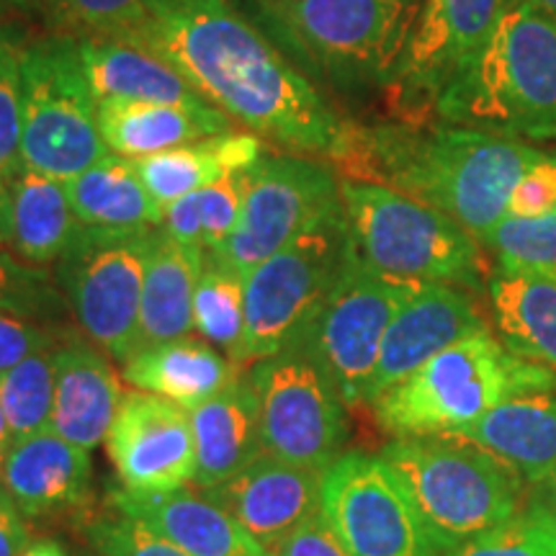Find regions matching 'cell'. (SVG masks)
I'll use <instances>...</instances> for the list:
<instances>
[{
	"label": "cell",
	"instance_id": "25",
	"mask_svg": "<svg viewBox=\"0 0 556 556\" xmlns=\"http://www.w3.org/2000/svg\"><path fill=\"white\" fill-rule=\"evenodd\" d=\"M245 368L204 338H176L144 345L124 361V379L139 392L197 409L227 389Z\"/></svg>",
	"mask_w": 556,
	"mask_h": 556
},
{
	"label": "cell",
	"instance_id": "15",
	"mask_svg": "<svg viewBox=\"0 0 556 556\" xmlns=\"http://www.w3.org/2000/svg\"><path fill=\"white\" fill-rule=\"evenodd\" d=\"M516 0H422L402 65L389 80L400 122H420L467 70Z\"/></svg>",
	"mask_w": 556,
	"mask_h": 556
},
{
	"label": "cell",
	"instance_id": "12",
	"mask_svg": "<svg viewBox=\"0 0 556 556\" xmlns=\"http://www.w3.org/2000/svg\"><path fill=\"white\" fill-rule=\"evenodd\" d=\"M336 204L340 180L330 165L294 152H266L245 173L238 225L206 261L245 278Z\"/></svg>",
	"mask_w": 556,
	"mask_h": 556
},
{
	"label": "cell",
	"instance_id": "49",
	"mask_svg": "<svg viewBox=\"0 0 556 556\" xmlns=\"http://www.w3.org/2000/svg\"><path fill=\"white\" fill-rule=\"evenodd\" d=\"M9 16H13L9 3H5V0H0V24H3V18H9Z\"/></svg>",
	"mask_w": 556,
	"mask_h": 556
},
{
	"label": "cell",
	"instance_id": "33",
	"mask_svg": "<svg viewBox=\"0 0 556 556\" xmlns=\"http://www.w3.org/2000/svg\"><path fill=\"white\" fill-rule=\"evenodd\" d=\"M193 330L240 366L245 343V278L206 261L193 291Z\"/></svg>",
	"mask_w": 556,
	"mask_h": 556
},
{
	"label": "cell",
	"instance_id": "8",
	"mask_svg": "<svg viewBox=\"0 0 556 556\" xmlns=\"http://www.w3.org/2000/svg\"><path fill=\"white\" fill-rule=\"evenodd\" d=\"M21 109L26 168L67 180L109 155L99 129V99L90 90L80 45L45 34L21 47Z\"/></svg>",
	"mask_w": 556,
	"mask_h": 556
},
{
	"label": "cell",
	"instance_id": "5",
	"mask_svg": "<svg viewBox=\"0 0 556 556\" xmlns=\"http://www.w3.org/2000/svg\"><path fill=\"white\" fill-rule=\"evenodd\" d=\"M556 384V371L510 353L490 330L458 340L371 402L394 438L458 433L500 402Z\"/></svg>",
	"mask_w": 556,
	"mask_h": 556
},
{
	"label": "cell",
	"instance_id": "48",
	"mask_svg": "<svg viewBox=\"0 0 556 556\" xmlns=\"http://www.w3.org/2000/svg\"><path fill=\"white\" fill-rule=\"evenodd\" d=\"M546 484H548V503H546V507L556 516V471H554V477L548 479Z\"/></svg>",
	"mask_w": 556,
	"mask_h": 556
},
{
	"label": "cell",
	"instance_id": "27",
	"mask_svg": "<svg viewBox=\"0 0 556 556\" xmlns=\"http://www.w3.org/2000/svg\"><path fill=\"white\" fill-rule=\"evenodd\" d=\"M99 129L114 155L139 160L157 152L232 131V122L219 109L178 106V103L101 101Z\"/></svg>",
	"mask_w": 556,
	"mask_h": 556
},
{
	"label": "cell",
	"instance_id": "1",
	"mask_svg": "<svg viewBox=\"0 0 556 556\" xmlns=\"http://www.w3.org/2000/svg\"><path fill=\"white\" fill-rule=\"evenodd\" d=\"M109 39L165 60L208 106L283 152L332 163L345 148L351 122L229 0H144Z\"/></svg>",
	"mask_w": 556,
	"mask_h": 556
},
{
	"label": "cell",
	"instance_id": "23",
	"mask_svg": "<svg viewBox=\"0 0 556 556\" xmlns=\"http://www.w3.org/2000/svg\"><path fill=\"white\" fill-rule=\"evenodd\" d=\"M193 446H197V475L193 484L201 492L212 490L253 464L263 448L258 394L248 368L197 409H189Z\"/></svg>",
	"mask_w": 556,
	"mask_h": 556
},
{
	"label": "cell",
	"instance_id": "52",
	"mask_svg": "<svg viewBox=\"0 0 556 556\" xmlns=\"http://www.w3.org/2000/svg\"><path fill=\"white\" fill-rule=\"evenodd\" d=\"M5 245V242H3V235H0V248H3Z\"/></svg>",
	"mask_w": 556,
	"mask_h": 556
},
{
	"label": "cell",
	"instance_id": "26",
	"mask_svg": "<svg viewBox=\"0 0 556 556\" xmlns=\"http://www.w3.org/2000/svg\"><path fill=\"white\" fill-rule=\"evenodd\" d=\"M266 152V142L258 135L232 129L157 155L139 157L135 165L155 204L168 212V206L178 199L250 170Z\"/></svg>",
	"mask_w": 556,
	"mask_h": 556
},
{
	"label": "cell",
	"instance_id": "3",
	"mask_svg": "<svg viewBox=\"0 0 556 556\" xmlns=\"http://www.w3.org/2000/svg\"><path fill=\"white\" fill-rule=\"evenodd\" d=\"M435 114L520 142H556V18L516 0Z\"/></svg>",
	"mask_w": 556,
	"mask_h": 556
},
{
	"label": "cell",
	"instance_id": "44",
	"mask_svg": "<svg viewBox=\"0 0 556 556\" xmlns=\"http://www.w3.org/2000/svg\"><path fill=\"white\" fill-rule=\"evenodd\" d=\"M29 541L31 533L26 518L0 484V556H18Z\"/></svg>",
	"mask_w": 556,
	"mask_h": 556
},
{
	"label": "cell",
	"instance_id": "21",
	"mask_svg": "<svg viewBox=\"0 0 556 556\" xmlns=\"http://www.w3.org/2000/svg\"><path fill=\"white\" fill-rule=\"evenodd\" d=\"M122 402V381L106 353L83 336H62L54 351V433L93 451L106 443Z\"/></svg>",
	"mask_w": 556,
	"mask_h": 556
},
{
	"label": "cell",
	"instance_id": "28",
	"mask_svg": "<svg viewBox=\"0 0 556 556\" xmlns=\"http://www.w3.org/2000/svg\"><path fill=\"white\" fill-rule=\"evenodd\" d=\"M78 45L83 70L99 103L131 101L178 103V106L206 103L178 70L148 50L109 37L78 39Z\"/></svg>",
	"mask_w": 556,
	"mask_h": 556
},
{
	"label": "cell",
	"instance_id": "37",
	"mask_svg": "<svg viewBox=\"0 0 556 556\" xmlns=\"http://www.w3.org/2000/svg\"><path fill=\"white\" fill-rule=\"evenodd\" d=\"M65 307L70 304L58 278L41 266L13 258L0 248V312L45 323L58 319Z\"/></svg>",
	"mask_w": 556,
	"mask_h": 556
},
{
	"label": "cell",
	"instance_id": "41",
	"mask_svg": "<svg viewBox=\"0 0 556 556\" xmlns=\"http://www.w3.org/2000/svg\"><path fill=\"white\" fill-rule=\"evenodd\" d=\"M548 214H556V155L544 152L518 180L507 217L536 219Z\"/></svg>",
	"mask_w": 556,
	"mask_h": 556
},
{
	"label": "cell",
	"instance_id": "19",
	"mask_svg": "<svg viewBox=\"0 0 556 556\" xmlns=\"http://www.w3.org/2000/svg\"><path fill=\"white\" fill-rule=\"evenodd\" d=\"M0 484L24 518L86 516L93 495L90 451L45 430L13 443L0 469Z\"/></svg>",
	"mask_w": 556,
	"mask_h": 556
},
{
	"label": "cell",
	"instance_id": "45",
	"mask_svg": "<svg viewBox=\"0 0 556 556\" xmlns=\"http://www.w3.org/2000/svg\"><path fill=\"white\" fill-rule=\"evenodd\" d=\"M5 3H9L11 13H18V16L37 21V24L45 26V29H50L60 0H5Z\"/></svg>",
	"mask_w": 556,
	"mask_h": 556
},
{
	"label": "cell",
	"instance_id": "29",
	"mask_svg": "<svg viewBox=\"0 0 556 556\" xmlns=\"http://www.w3.org/2000/svg\"><path fill=\"white\" fill-rule=\"evenodd\" d=\"M206 266L204 250L184 245L155 232L148 268H144L142 307H139V348L191 336L193 291Z\"/></svg>",
	"mask_w": 556,
	"mask_h": 556
},
{
	"label": "cell",
	"instance_id": "47",
	"mask_svg": "<svg viewBox=\"0 0 556 556\" xmlns=\"http://www.w3.org/2000/svg\"><path fill=\"white\" fill-rule=\"evenodd\" d=\"M528 5H533V9H539V11H544V13H548V16H554L556 18V0H526Z\"/></svg>",
	"mask_w": 556,
	"mask_h": 556
},
{
	"label": "cell",
	"instance_id": "24",
	"mask_svg": "<svg viewBox=\"0 0 556 556\" xmlns=\"http://www.w3.org/2000/svg\"><path fill=\"white\" fill-rule=\"evenodd\" d=\"M80 227L65 180L26 165L16 173L0 204V235L21 261L31 266L58 263Z\"/></svg>",
	"mask_w": 556,
	"mask_h": 556
},
{
	"label": "cell",
	"instance_id": "51",
	"mask_svg": "<svg viewBox=\"0 0 556 556\" xmlns=\"http://www.w3.org/2000/svg\"><path fill=\"white\" fill-rule=\"evenodd\" d=\"M258 556H274V554H270V552H268V548H263V552H261Z\"/></svg>",
	"mask_w": 556,
	"mask_h": 556
},
{
	"label": "cell",
	"instance_id": "46",
	"mask_svg": "<svg viewBox=\"0 0 556 556\" xmlns=\"http://www.w3.org/2000/svg\"><path fill=\"white\" fill-rule=\"evenodd\" d=\"M13 448V435H11V428H9V417H5V409H3V402H0V469H3L5 458H9Z\"/></svg>",
	"mask_w": 556,
	"mask_h": 556
},
{
	"label": "cell",
	"instance_id": "43",
	"mask_svg": "<svg viewBox=\"0 0 556 556\" xmlns=\"http://www.w3.org/2000/svg\"><path fill=\"white\" fill-rule=\"evenodd\" d=\"M274 556H351L348 548L340 544L323 510L299 523L287 539L278 541L270 548Z\"/></svg>",
	"mask_w": 556,
	"mask_h": 556
},
{
	"label": "cell",
	"instance_id": "11",
	"mask_svg": "<svg viewBox=\"0 0 556 556\" xmlns=\"http://www.w3.org/2000/svg\"><path fill=\"white\" fill-rule=\"evenodd\" d=\"M157 229L109 232L80 227L67 253L54 263V278L80 330L122 364L139 351L144 268Z\"/></svg>",
	"mask_w": 556,
	"mask_h": 556
},
{
	"label": "cell",
	"instance_id": "9",
	"mask_svg": "<svg viewBox=\"0 0 556 556\" xmlns=\"http://www.w3.org/2000/svg\"><path fill=\"white\" fill-rule=\"evenodd\" d=\"M351 232L343 204L309 222L294 240L245 276V343L240 366L299 343L343 268Z\"/></svg>",
	"mask_w": 556,
	"mask_h": 556
},
{
	"label": "cell",
	"instance_id": "32",
	"mask_svg": "<svg viewBox=\"0 0 556 556\" xmlns=\"http://www.w3.org/2000/svg\"><path fill=\"white\" fill-rule=\"evenodd\" d=\"M245 173L229 176L170 204L165 212L163 232L184 245L204 250V253L217 250L232 235L240 219Z\"/></svg>",
	"mask_w": 556,
	"mask_h": 556
},
{
	"label": "cell",
	"instance_id": "2",
	"mask_svg": "<svg viewBox=\"0 0 556 556\" xmlns=\"http://www.w3.org/2000/svg\"><path fill=\"white\" fill-rule=\"evenodd\" d=\"M544 150L458 124H351L330 168L338 178L394 189L438 208L482 240L507 217L513 191Z\"/></svg>",
	"mask_w": 556,
	"mask_h": 556
},
{
	"label": "cell",
	"instance_id": "6",
	"mask_svg": "<svg viewBox=\"0 0 556 556\" xmlns=\"http://www.w3.org/2000/svg\"><path fill=\"white\" fill-rule=\"evenodd\" d=\"M338 180L351 242L374 270L469 291L490 281L479 240L446 214L387 186Z\"/></svg>",
	"mask_w": 556,
	"mask_h": 556
},
{
	"label": "cell",
	"instance_id": "50",
	"mask_svg": "<svg viewBox=\"0 0 556 556\" xmlns=\"http://www.w3.org/2000/svg\"><path fill=\"white\" fill-rule=\"evenodd\" d=\"M75 556H103V554H99V552H96V548H90V546H86V548H78V552H75Z\"/></svg>",
	"mask_w": 556,
	"mask_h": 556
},
{
	"label": "cell",
	"instance_id": "42",
	"mask_svg": "<svg viewBox=\"0 0 556 556\" xmlns=\"http://www.w3.org/2000/svg\"><path fill=\"white\" fill-rule=\"evenodd\" d=\"M60 340L58 332H52L39 319L0 312V377L34 353L58 348Z\"/></svg>",
	"mask_w": 556,
	"mask_h": 556
},
{
	"label": "cell",
	"instance_id": "14",
	"mask_svg": "<svg viewBox=\"0 0 556 556\" xmlns=\"http://www.w3.org/2000/svg\"><path fill=\"white\" fill-rule=\"evenodd\" d=\"M323 516L351 556H441L381 456L348 451L325 471Z\"/></svg>",
	"mask_w": 556,
	"mask_h": 556
},
{
	"label": "cell",
	"instance_id": "17",
	"mask_svg": "<svg viewBox=\"0 0 556 556\" xmlns=\"http://www.w3.org/2000/svg\"><path fill=\"white\" fill-rule=\"evenodd\" d=\"M484 330L490 328L469 289L420 283L389 325L368 389V405L441 351Z\"/></svg>",
	"mask_w": 556,
	"mask_h": 556
},
{
	"label": "cell",
	"instance_id": "30",
	"mask_svg": "<svg viewBox=\"0 0 556 556\" xmlns=\"http://www.w3.org/2000/svg\"><path fill=\"white\" fill-rule=\"evenodd\" d=\"M70 204L83 227L109 232H148L163 227L165 212L139 178L135 160L109 152L80 176L67 180Z\"/></svg>",
	"mask_w": 556,
	"mask_h": 556
},
{
	"label": "cell",
	"instance_id": "34",
	"mask_svg": "<svg viewBox=\"0 0 556 556\" xmlns=\"http://www.w3.org/2000/svg\"><path fill=\"white\" fill-rule=\"evenodd\" d=\"M54 351L34 353L0 377V402L13 443L52 430L54 409Z\"/></svg>",
	"mask_w": 556,
	"mask_h": 556
},
{
	"label": "cell",
	"instance_id": "20",
	"mask_svg": "<svg viewBox=\"0 0 556 556\" xmlns=\"http://www.w3.org/2000/svg\"><path fill=\"white\" fill-rule=\"evenodd\" d=\"M106 507L139 520L189 556H258L263 546L204 492H135L116 486Z\"/></svg>",
	"mask_w": 556,
	"mask_h": 556
},
{
	"label": "cell",
	"instance_id": "16",
	"mask_svg": "<svg viewBox=\"0 0 556 556\" xmlns=\"http://www.w3.org/2000/svg\"><path fill=\"white\" fill-rule=\"evenodd\" d=\"M106 454L127 490H184L197 475L189 409L137 389L124 397L114 417L106 435Z\"/></svg>",
	"mask_w": 556,
	"mask_h": 556
},
{
	"label": "cell",
	"instance_id": "36",
	"mask_svg": "<svg viewBox=\"0 0 556 556\" xmlns=\"http://www.w3.org/2000/svg\"><path fill=\"white\" fill-rule=\"evenodd\" d=\"M21 47L11 26L0 24V204L11 180L24 168L21 137H24V109H21Z\"/></svg>",
	"mask_w": 556,
	"mask_h": 556
},
{
	"label": "cell",
	"instance_id": "35",
	"mask_svg": "<svg viewBox=\"0 0 556 556\" xmlns=\"http://www.w3.org/2000/svg\"><path fill=\"white\" fill-rule=\"evenodd\" d=\"M497 268L556 278V214L536 219L505 217L482 240Z\"/></svg>",
	"mask_w": 556,
	"mask_h": 556
},
{
	"label": "cell",
	"instance_id": "22",
	"mask_svg": "<svg viewBox=\"0 0 556 556\" xmlns=\"http://www.w3.org/2000/svg\"><path fill=\"white\" fill-rule=\"evenodd\" d=\"M456 435L490 451L526 484H546L556 471V384L513 394Z\"/></svg>",
	"mask_w": 556,
	"mask_h": 556
},
{
	"label": "cell",
	"instance_id": "10",
	"mask_svg": "<svg viewBox=\"0 0 556 556\" xmlns=\"http://www.w3.org/2000/svg\"><path fill=\"white\" fill-rule=\"evenodd\" d=\"M417 287L374 270L351 242L336 287L294 345L323 368L348 407L368 405L389 325Z\"/></svg>",
	"mask_w": 556,
	"mask_h": 556
},
{
	"label": "cell",
	"instance_id": "4",
	"mask_svg": "<svg viewBox=\"0 0 556 556\" xmlns=\"http://www.w3.org/2000/svg\"><path fill=\"white\" fill-rule=\"evenodd\" d=\"M438 552L448 554L505 526L523 507L526 482L464 435H407L381 448Z\"/></svg>",
	"mask_w": 556,
	"mask_h": 556
},
{
	"label": "cell",
	"instance_id": "40",
	"mask_svg": "<svg viewBox=\"0 0 556 556\" xmlns=\"http://www.w3.org/2000/svg\"><path fill=\"white\" fill-rule=\"evenodd\" d=\"M144 0H60L47 34L75 39L109 37L135 18Z\"/></svg>",
	"mask_w": 556,
	"mask_h": 556
},
{
	"label": "cell",
	"instance_id": "18",
	"mask_svg": "<svg viewBox=\"0 0 556 556\" xmlns=\"http://www.w3.org/2000/svg\"><path fill=\"white\" fill-rule=\"evenodd\" d=\"M323 471L261 454L204 495L270 552L299 523L323 510Z\"/></svg>",
	"mask_w": 556,
	"mask_h": 556
},
{
	"label": "cell",
	"instance_id": "7",
	"mask_svg": "<svg viewBox=\"0 0 556 556\" xmlns=\"http://www.w3.org/2000/svg\"><path fill=\"white\" fill-rule=\"evenodd\" d=\"M276 31L345 86L394 78L422 0H261Z\"/></svg>",
	"mask_w": 556,
	"mask_h": 556
},
{
	"label": "cell",
	"instance_id": "13",
	"mask_svg": "<svg viewBox=\"0 0 556 556\" xmlns=\"http://www.w3.org/2000/svg\"><path fill=\"white\" fill-rule=\"evenodd\" d=\"M248 374L258 394L266 454L325 475L345 454L348 405L323 368L289 348Z\"/></svg>",
	"mask_w": 556,
	"mask_h": 556
},
{
	"label": "cell",
	"instance_id": "39",
	"mask_svg": "<svg viewBox=\"0 0 556 556\" xmlns=\"http://www.w3.org/2000/svg\"><path fill=\"white\" fill-rule=\"evenodd\" d=\"M83 533H86L88 546L103 556H189L150 531L148 526L111 507L101 516H90Z\"/></svg>",
	"mask_w": 556,
	"mask_h": 556
},
{
	"label": "cell",
	"instance_id": "38",
	"mask_svg": "<svg viewBox=\"0 0 556 556\" xmlns=\"http://www.w3.org/2000/svg\"><path fill=\"white\" fill-rule=\"evenodd\" d=\"M443 556H556V516L546 503L523 505L505 526Z\"/></svg>",
	"mask_w": 556,
	"mask_h": 556
},
{
	"label": "cell",
	"instance_id": "31",
	"mask_svg": "<svg viewBox=\"0 0 556 556\" xmlns=\"http://www.w3.org/2000/svg\"><path fill=\"white\" fill-rule=\"evenodd\" d=\"M486 291L507 351L556 371V278L497 268Z\"/></svg>",
	"mask_w": 556,
	"mask_h": 556
}]
</instances>
